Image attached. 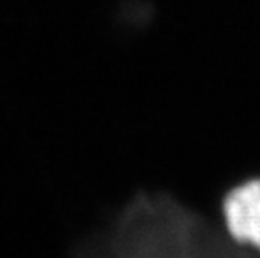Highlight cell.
<instances>
[{
	"instance_id": "cell-1",
	"label": "cell",
	"mask_w": 260,
	"mask_h": 258,
	"mask_svg": "<svg viewBox=\"0 0 260 258\" xmlns=\"http://www.w3.org/2000/svg\"><path fill=\"white\" fill-rule=\"evenodd\" d=\"M223 222L237 246L260 253V178L245 181L225 196Z\"/></svg>"
}]
</instances>
